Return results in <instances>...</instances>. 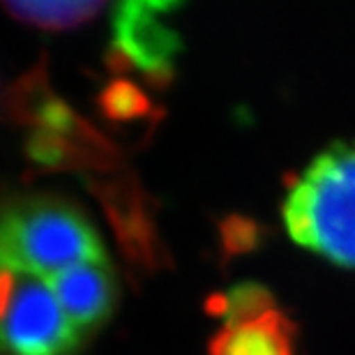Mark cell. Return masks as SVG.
Instances as JSON below:
<instances>
[{
	"label": "cell",
	"mask_w": 355,
	"mask_h": 355,
	"mask_svg": "<svg viewBox=\"0 0 355 355\" xmlns=\"http://www.w3.org/2000/svg\"><path fill=\"white\" fill-rule=\"evenodd\" d=\"M208 355H297V325L277 307L252 321L224 325L210 339Z\"/></svg>",
	"instance_id": "obj_8"
},
{
	"label": "cell",
	"mask_w": 355,
	"mask_h": 355,
	"mask_svg": "<svg viewBox=\"0 0 355 355\" xmlns=\"http://www.w3.org/2000/svg\"><path fill=\"white\" fill-rule=\"evenodd\" d=\"M88 261L109 259L97 226L72 198L35 191L0 203V266L51 279Z\"/></svg>",
	"instance_id": "obj_1"
},
{
	"label": "cell",
	"mask_w": 355,
	"mask_h": 355,
	"mask_svg": "<svg viewBox=\"0 0 355 355\" xmlns=\"http://www.w3.org/2000/svg\"><path fill=\"white\" fill-rule=\"evenodd\" d=\"M51 284L67 318L90 337L109 323L118 307V279L109 261H88L53 275Z\"/></svg>",
	"instance_id": "obj_7"
},
{
	"label": "cell",
	"mask_w": 355,
	"mask_h": 355,
	"mask_svg": "<svg viewBox=\"0 0 355 355\" xmlns=\"http://www.w3.org/2000/svg\"><path fill=\"white\" fill-rule=\"evenodd\" d=\"M217 236H219L222 259L233 261L261 250V245L268 238V231L259 219H252L247 215H229L219 222Z\"/></svg>",
	"instance_id": "obj_12"
},
{
	"label": "cell",
	"mask_w": 355,
	"mask_h": 355,
	"mask_svg": "<svg viewBox=\"0 0 355 355\" xmlns=\"http://www.w3.org/2000/svg\"><path fill=\"white\" fill-rule=\"evenodd\" d=\"M277 309L275 293L259 282H243L226 293H215L205 300V311L210 316L224 318L226 325L252 321Z\"/></svg>",
	"instance_id": "obj_11"
},
{
	"label": "cell",
	"mask_w": 355,
	"mask_h": 355,
	"mask_svg": "<svg viewBox=\"0 0 355 355\" xmlns=\"http://www.w3.org/2000/svg\"><path fill=\"white\" fill-rule=\"evenodd\" d=\"M24 155L37 173L81 171L99 178L125 171V153L83 116L67 130L28 132Z\"/></svg>",
	"instance_id": "obj_6"
},
{
	"label": "cell",
	"mask_w": 355,
	"mask_h": 355,
	"mask_svg": "<svg viewBox=\"0 0 355 355\" xmlns=\"http://www.w3.org/2000/svg\"><path fill=\"white\" fill-rule=\"evenodd\" d=\"M86 339L67 318L49 279L21 270L0 321V355H76Z\"/></svg>",
	"instance_id": "obj_4"
},
{
	"label": "cell",
	"mask_w": 355,
	"mask_h": 355,
	"mask_svg": "<svg viewBox=\"0 0 355 355\" xmlns=\"http://www.w3.org/2000/svg\"><path fill=\"white\" fill-rule=\"evenodd\" d=\"M86 184L102 205L127 266L141 277L168 268L171 257L155 219L157 205L139 178L127 171L99 178L86 175Z\"/></svg>",
	"instance_id": "obj_5"
},
{
	"label": "cell",
	"mask_w": 355,
	"mask_h": 355,
	"mask_svg": "<svg viewBox=\"0 0 355 355\" xmlns=\"http://www.w3.org/2000/svg\"><path fill=\"white\" fill-rule=\"evenodd\" d=\"M97 113L111 127H155L164 118V106H159L141 83L127 76H111L99 88L95 97Z\"/></svg>",
	"instance_id": "obj_9"
},
{
	"label": "cell",
	"mask_w": 355,
	"mask_h": 355,
	"mask_svg": "<svg viewBox=\"0 0 355 355\" xmlns=\"http://www.w3.org/2000/svg\"><path fill=\"white\" fill-rule=\"evenodd\" d=\"M288 236L330 263L355 270V141H335L286 184Z\"/></svg>",
	"instance_id": "obj_2"
},
{
	"label": "cell",
	"mask_w": 355,
	"mask_h": 355,
	"mask_svg": "<svg viewBox=\"0 0 355 355\" xmlns=\"http://www.w3.org/2000/svg\"><path fill=\"white\" fill-rule=\"evenodd\" d=\"M3 10L14 21L37 31H74L90 24L99 12L106 10L104 3H3Z\"/></svg>",
	"instance_id": "obj_10"
},
{
	"label": "cell",
	"mask_w": 355,
	"mask_h": 355,
	"mask_svg": "<svg viewBox=\"0 0 355 355\" xmlns=\"http://www.w3.org/2000/svg\"><path fill=\"white\" fill-rule=\"evenodd\" d=\"M180 7V3L155 0H130L113 7L111 42L104 53L109 74H139L155 90L171 86L184 51L180 33L171 24V14Z\"/></svg>",
	"instance_id": "obj_3"
}]
</instances>
